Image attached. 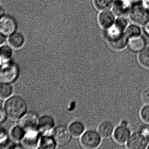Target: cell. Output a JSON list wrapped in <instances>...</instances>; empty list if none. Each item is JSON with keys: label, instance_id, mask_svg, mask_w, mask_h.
Segmentation results:
<instances>
[{"label": "cell", "instance_id": "1f68e13d", "mask_svg": "<svg viewBox=\"0 0 149 149\" xmlns=\"http://www.w3.org/2000/svg\"><path fill=\"white\" fill-rule=\"evenodd\" d=\"M144 26V31L147 34L149 35V20L145 24Z\"/></svg>", "mask_w": 149, "mask_h": 149}, {"label": "cell", "instance_id": "8d00e7d4", "mask_svg": "<svg viewBox=\"0 0 149 149\" xmlns=\"http://www.w3.org/2000/svg\"><path fill=\"white\" fill-rule=\"evenodd\" d=\"M148 149H149V145H148V148H147Z\"/></svg>", "mask_w": 149, "mask_h": 149}, {"label": "cell", "instance_id": "44dd1931", "mask_svg": "<svg viewBox=\"0 0 149 149\" xmlns=\"http://www.w3.org/2000/svg\"><path fill=\"white\" fill-rule=\"evenodd\" d=\"M114 0H93L95 7L101 11L109 10L112 8Z\"/></svg>", "mask_w": 149, "mask_h": 149}, {"label": "cell", "instance_id": "d590c367", "mask_svg": "<svg viewBox=\"0 0 149 149\" xmlns=\"http://www.w3.org/2000/svg\"><path fill=\"white\" fill-rule=\"evenodd\" d=\"M2 64V63H1V60H0V66Z\"/></svg>", "mask_w": 149, "mask_h": 149}, {"label": "cell", "instance_id": "d6986e66", "mask_svg": "<svg viewBox=\"0 0 149 149\" xmlns=\"http://www.w3.org/2000/svg\"><path fill=\"white\" fill-rule=\"evenodd\" d=\"M12 144L6 129L0 126V148L10 149Z\"/></svg>", "mask_w": 149, "mask_h": 149}, {"label": "cell", "instance_id": "e575fe53", "mask_svg": "<svg viewBox=\"0 0 149 149\" xmlns=\"http://www.w3.org/2000/svg\"><path fill=\"white\" fill-rule=\"evenodd\" d=\"M121 125L123 126H127L128 122L126 120L123 121L121 123Z\"/></svg>", "mask_w": 149, "mask_h": 149}, {"label": "cell", "instance_id": "5b68a950", "mask_svg": "<svg viewBox=\"0 0 149 149\" xmlns=\"http://www.w3.org/2000/svg\"><path fill=\"white\" fill-rule=\"evenodd\" d=\"M129 15L130 20L136 24H144L149 21L148 10L140 3H136L132 6Z\"/></svg>", "mask_w": 149, "mask_h": 149}, {"label": "cell", "instance_id": "8fae6325", "mask_svg": "<svg viewBox=\"0 0 149 149\" xmlns=\"http://www.w3.org/2000/svg\"><path fill=\"white\" fill-rule=\"evenodd\" d=\"M112 8L114 14L118 17L128 15L130 9L127 0H114Z\"/></svg>", "mask_w": 149, "mask_h": 149}, {"label": "cell", "instance_id": "83f0119b", "mask_svg": "<svg viewBox=\"0 0 149 149\" xmlns=\"http://www.w3.org/2000/svg\"><path fill=\"white\" fill-rule=\"evenodd\" d=\"M140 115L143 122L149 124V105H146L142 108L140 113Z\"/></svg>", "mask_w": 149, "mask_h": 149}, {"label": "cell", "instance_id": "5bb4252c", "mask_svg": "<svg viewBox=\"0 0 149 149\" xmlns=\"http://www.w3.org/2000/svg\"><path fill=\"white\" fill-rule=\"evenodd\" d=\"M54 121L52 117L43 115L39 118L38 123V129L42 132L49 131L54 127Z\"/></svg>", "mask_w": 149, "mask_h": 149}, {"label": "cell", "instance_id": "3957f363", "mask_svg": "<svg viewBox=\"0 0 149 149\" xmlns=\"http://www.w3.org/2000/svg\"><path fill=\"white\" fill-rule=\"evenodd\" d=\"M20 69L16 63L9 61L0 66V82L11 84L18 78Z\"/></svg>", "mask_w": 149, "mask_h": 149}, {"label": "cell", "instance_id": "30bf717a", "mask_svg": "<svg viewBox=\"0 0 149 149\" xmlns=\"http://www.w3.org/2000/svg\"><path fill=\"white\" fill-rule=\"evenodd\" d=\"M21 142L23 148L27 149L36 148L39 143V135L38 130L26 132Z\"/></svg>", "mask_w": 149, "mask_h": 149}, {"label": "cell", "instance_id": "484cf974", "mask_svg": "<svg viewBox=\"0 0 149 149\" xmlns=\"http://www.w3.org/2000/svg\"><path fill=\"white\" fill-rule=\"evenodd\" d=\"M39 145L41 148L54 149L56 148V142L54 139L50 136H44L40 140Z\"/></svg>", "mask_w": 149, "mask_h": 149}, {"label": "cell", "instance_id": "9c48e42d", "mask_svg": "<svg viewBox=\"0 0 149 149\" xmlns=\"http://www.w3.org/2000/svg\"><path fill=\"white\" fill-rule=\"evenodd\" d=\"M115 15L109 10L101 11L98 16L99 25L103 29L108 30L113 25L115 22Z\"/></svg>", "mask_w": 149, "mask_h": 149}, {"label": "cell", "instance_id": "4316f807", "mask_svg": "<svg viewBox=\"0 0 149 149\" xmlns=\"http://www.w3.org/2000/svg\"><path fill=\"white\" fill-rule=\"evenodd\" d=\"M127 27V22L124 17H118L116 19L113 26V29L120 32H124Z\"/></svg>", "mask_w": 149, "mask_h": 149}, {"label": "cell", "instance_id": "9a60e30c", "mask_svg": "<svg viewBox=\"0 0 149 149\" xmlns=\"http://www.w3.org/2000/svg\"><path fill=\"white\" fill-rule=\"evenodd\" d=\"M8 42L9 45L11 48L15 49H20L24 44V38L21 33L15 32L9 36Z\"/></svg>", "mask_w": 149, "mask_h": 149}, {"label": "cell", "instance_id": "2e32d148", "mask_svg": "<svg viewBox=\"0 0 149 149\" xmlns=\"http://www.w3.org/2000/svg\"><path fill=\"white\" fill-rule=\"evenodd\" d=\"M129 48L133 52H140L142 50L145 45L144 39L140 36L130 38L128 43Z\"/></svg>", "mask_w": 149, "mask_h": 149}, {"label": "cell", "instance_id": "f546056e", "mask_svg": "<svg viewBox=\"0 0 149 149\" xmlns=\"http://www.w3.org/2000/svg\"><path fill=\"white\" fill-rule=\"evenodd\" d=\"M7 117L8 116L4 108L0 107V124L5 121Z\"/></svg>", "mask_w": 149, "mask_h": 149}, {"label": "cell", "instance_id": "4fadbf2b", "mask_svg": "<svg viewBox=\"0 0 149 149\" xmlns=\"http://www.w3.org/2000/svg\"><path fill=\"white\" fill-rule=\"evenodd\" d=\"M70 138V132L66 128L59 127L54 133V139L59 145H65L68 143Z\"/></svg>", "mask_w": 149, "mask_h": 149}, {"label": "cell", "instance_id": "d4e9b609", "mask_svg": "<svg viewBox=\"0 0 149 149\" xmlns=\"http://www.w3.org/2000/svg\"><path fill=\"white\" fill-rule=\"evenodd\" d=\"M138 59L141 65L145 68H149V47L144 48L140 51Z\"/></svg>", "mask_w": 149, "mask_h": 149}, {"label": "cell", "instance_id": "7402d4cb", "mask_svg": "<svg viewBox=\"0 0 149 149\" xmlns=\"http://www.w3.org/2000/svg\"><path fill=\"white\" fill-rule=\"evenodd\" d=\"M13 90L10 84L0 82V99L6 100L11 97Z\"/></svg>", "mask_w": 149, "mask_h": 149}, {"label": "cell", "instance_id": "52a82bcc", "mask_svg": "<svg viewBox=\"0 0 149 149\" xmlns=\"http://www.w3.org/2000/svg\"><path fill=\"white\" fill-rule=\"evenodd\" d=\"M38 120L36 115L33 113H27L19 120V125L25 132L38 130Z\"/></svg>", "mask_w": 149, "mask_h": 149}, {"label": "cell", "instance_id": "ac0fdd59", "mask_svg": "<svg viewBox=\"0 0 149 149\" xmlns=\"http://www.w3.org/2000/svg\"><path fill=\"white\" fill-rule=\"evenodd\" d=\"M25 133V130L20 125H16L10 129V136L13 141L18 143L22 141Z\"/></svg>", "mask_w": 149, "mask_h": 149}, {"label": "cell", "instance_id": "4dcf8cb0", "mask_svg": "<svg viewBox=\"0 0 149 149\" xmlns=\"http://www.w3.org/2000/svg\"><path fill=\"white\" fill-rule=\"evenodd\" d=\"M4 35L0 32V46H1L4 43L5 41V38Z\"/></svg>", "mask_w": 149, "mask_h": 149}, {"label": "cell", "instance_id": "8992f818", "mask_svg": "<svg viewBox=\"0 0 149 149\" xmlns=\"http://www.w3.org/2000/svg\"><path fill=\"white\" fill-rule=\"evenodd\" d=\"M82 147L86 149H94L100 145L101 138L98 133L93 130L87 131L81 140Z\"/></svg>", "mask_w": 149, "mask_h": 149}, {"label": "cell", "instance_id": "e0dca14e", "mask_svg": "<svg viewBox=\"0 0 149 149\" xmlns=\"http://www.w3.org/2000/svg\"><path fill=\"white\" fill-rule=\"evenodd\" d=\"M114 130V126L110 122L104 121L102 122L99 127V134L104 138H109L111 136Z\"/></svg>", "mask_w": 149, "mask_h": 149}, {"label": "cell", "instance_id": "7a4b0ae2", "mask_svg": "<svg viewBox=\"0 0 149 149\" xmlns=\"http://www.w3.org/2000/svg\"><path fill=\"white\" fill-rule=\"evenodd\" d=\"M149 145V126H146L130 136L127 147L130 149H145Z\"/></svg>", "mask_w": 149, "mask_h": 149}, {"label": "cell", "instance_id": "cb8c5ba5", "mask_svg": "<svg viewBox=\"0 0 149 149\" xmlns=\"http://www.w3.org/2000/svg\"><path fill=\"white\" fill-rule=\"evenodd\" d=\"M124 33L128 38L130 39L140 36L141 31L139 26L136 24H133L127 27Z\"/></svg>", "mask_w": 149, "mask_h": 149}, {"label": "cell", "instance_id": "7c38bea8", "mask_svg": "<svg viewBox=\"0 0 149 149\" xmlns=\"http://www.w3.org/2000/svg\"><path fill=\"white\" fill-rule=\"evenodd\" d=\"M115 141L119 144H124L127 141L130 136V131L127 126L118 127L114 132Z\"/></svg>", "mask_w": 149, "mask_h": 149}, {"label": "cell", "instance_id": "f1b7e54d", "mask_svg": "<svg viewBox=\"0 0 149 149\" xmlns=\"http://www.w3.org/2000/svg\"><path fill=\"white\" fill-rule=\"evenodd\" d=\"M143 102L146 105H149V88L145 89L141 94Z\"/></svg>", "mask_w": 149, "mask_h": 149}, {"label": "cell", "instance_id": "836d02e7", "mask_svg": "<svg viewBox=\"0 0 149 149\" xmlns=\"http://www.w3.org/2000/svg\"><path fill=\"white\" fill-rule=\"evenodd\" d=\"M144 6L148 9H149V0H144Z\"/></svg>", "mask_w": 149, "mask_h": 149}, {"label": "cell", "instance_id": "6da1fadb", "mask_svg": "<svg viewBox=\"0 0 149 149\" xmlns=\"http://www.w3.org/2000/svg\"><path fill=\"white\" fill-rule=\"evenodd\" d=\"M4 110L7 116L13 120H19L27 113L28 106L26 101L21 96H11L4 102Z\"/></svg>", "mask_w": 149, "mask_h": 149}, {"label": "cell", "instance_id": "ffe728a7", "mask_svg": "<svg viewBox=\"0 0 149 149\" xmlns=\"http://www.w3.org/2000/svg\"><path fill=\"white\" fill-rule=\"evenodd\" d=\"M11 48L9 45L0 46V60L2 64L10 61L13 54Z\"/></svg>", "mask_w": 149, "mask_h": 149}, {"label": "cell", "instance_id": "603a6c76", "mask_svg": "<svg viewBox=\"0 0 149 149\" xmlns=\"http://www.w3.org/2000/svg\"><path fill=\"white\" fill-rule=\"evenodd\" d=\"M70 132L73 136H80L85 130L84 125L80 122H74L70 125L69 127Z\"/></svg>", "mask_w": 149, "mask_h": 149}, {"label": "cell", "instance_id": "277c9868", "mask_svg": "<svg viewBox=\"0 0 149 149\" xmlns=\"http://www.w3.org/2000/svg\"><path fill=\"white\" fill-rule=\"evenodd\" d=\"M107 31L108 43L112 49L120 51L126 48L128 45V38L124 32H119L112 28Z\"/></svg>", "mask_w": 149, "mask_h": 149}, {"label": "cell", "instance_id": "d6a6232c", "mask_svg": "<svg viewBox=\"0 0 149 149\" xmlns=\"http://www.w3.org/2000/svg\"><path fill=\"white\" fill-rule=\"evenodd\" d=\"M3 14H4V10H3V8L0 6V18L3 16Z\"/></svg>", "mask_w": 149, "mask_h": 149}, {"label": "cell", "instance_id": "ba28073f", "mask_svg": "<svg viewBox=\"0 0 149 149\" xmlns=\"http://www.w3.org/2000/svg\"><path fill=\"white\" fill-rule=\"evenodd\" d=\"M16 29V22L13 17L3 15L0 18V32L4 36H10L15 32Z\"/></svg>", "mask_w": 149, "mask_h": 149}]
</instances>
